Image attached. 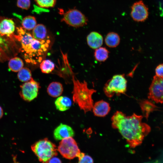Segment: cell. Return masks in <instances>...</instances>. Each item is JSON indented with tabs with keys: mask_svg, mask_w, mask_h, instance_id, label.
Listing matches in <instances>:
<instances>
[{
	"mask_svg": "<svg viewBox=\"0 0 163 163\" xmlns=\"http://www.w3.org/2000/svg\"><path fill=\"white\" fill-rule=\"evenodd\" d=\"M143 117L135 113L126 116L119 111L111 117L112 127L118 130L131 148L140 145L151 131L150 126L142 122Z\"/></svg>",
	"mask_w": 163,
	"mask_h": 163,
	"instance_id": "obj_1",
	"label": "cell"
},
{
	"mask_svg": "<svg viewBox=\"0 0 163 163\" xmlns=\"http://www.w3.org/2000/svg\"><path fill=\"white\" fill-rule=\"evenodd\" d=\"M72 79L73 84L72 92L73 101L78 105L85 113L91 111L94 105L92 95L96 92V90L89 89L85 81L81 82L73 75Z\"/></svg>",
	"mask_w": 163,
	"mask_h": 163,
	"instance_id": "obj_2",
	"label": "cell"
},
{
	"mask_svg": "<svg viewBox=\"0 0 163 163\" xmlns=\"http://www.w3.org/2000/svg\"><path fill=\"white\" fill-rule=\"evenodd\" d=\"M31 147L39 161L43 163H48L51 158L58 154L56 146L47 138L36 142Z\"/></svg>",
	"mask_w": 163,
	"mask_h": 163,
	"instance_id": "obj_3",
	"label": "cell"
},
{
	"mask_svg": "<svg viewBox=\"0 0 163 163\" xmlns=\"http://www.w3.org/2000/svg\"><path fill=\"white\" fill-rule=\"evenodd\" d=\"M127 83L124 74L115 75L105 85L104 92L109 97H112L115 94L117 95L124 94L126 91Z\"/></svg>",
	"mask_w": 163,
	"mask_h": 163,
	"instance_id": "obj_4",
	"label": "cell"
},
{
	"mask_svg": "<svg viewBox=\"0 0 163 163\" xmlns=\"http://www.w3.org/2000/svg\"><path fill=\"white\" fill-rule=\"evenodd\" d=\"M57 150L63 157L68 159L78 157L81 152L76 142L72 137L61 140Z\"/></svg>",
	"mask_w": 163,
	"mask_h": 163,
	"instance_id": "obj_5",
	"label": "cell"
},
{
	"mask_svg": "<svg viewBox=\"0 0 163 163\" xmlns=\"http://www.w3.org/2000/svg\"><path fill=\"white\" fill-rule=\"evenodd\" d=\"M61 21L74 27H79L86 25L88 20L80 11L75 9H70L64 13Z\"/></svg>",
	"mask_w": 163,
	"mask_h": 163,
	"instance_id": "obj_6",
	"label": "cell"
},
{
	"mask_svg": "<svg viewBox=\"0 0 163 163\" xmlns=\"http://www.w3.org/2000/svg\"><path fill=\"white\" fill-rule=\"evenodd\" d=\"M20 88L21 97L25 101L30 102L37 97L40 86L39 83L32 78L21 85Z\"/></svg>",
	"mask_w": 163,
	"mask_h": 163,
	"instance_id": "obj_7",
	"label": "cell"
},
{
	"mask_svg": "<svg viewBox=\"0 0 163 163\" xmlns=\"http://www.w3.org/2000/svg\"><path fill=\"white\" fill-rule=\"evenodd\" d=\"M148 97L157 103L163 104V77L154 76L149 88Z\"/></svg>",
	"mask_w": 163,
	"mask_h": 163,
	"instance_id": "obj_8",
	"label": "cell"
},
{
	"mask_svg": "<svg viewBox=\"0 0 163 163\" xmlns=\"http://www.w3.org/2000/svg\"><path fill=\"white\" fill-rule=\"evenodd\" d=\"M149 9L142 0L134 2L131 7V17L135 21L142 22L149 16Z\"/></svg>",
	"mask_w": 163,
	"mask_h": 163,
	"instance_id": "obj_9",
	"label": "cell"
},
{
	"mask_svg": "<svg viewBox=\"0 0 163 163\" xmlns=\"http://www.w3.org/2000/svg\"><path fill=\"white\" fill-rule=\"evenodd\" d=\"M74 132L72 128L67 125L62 123L56 127L53 132V136L57 140L74 136Z\"/></svg>",
	"mask_w": 163,
	"mask_h": 163,
	"instance_id": "obj_10",
	"label": "cell"
},
{
	"mask_svg": "<svg viewBox=\"0 0 163 163\" xmlns=\"http://www.w3.org/2000/svg\"><path fill=\"white\" fill-rule=\"evenodd\" d=\"M92 109L95 116L98 117H104L110 112V107L108 102L103 100H101L95 103Z\"/></svg>",
	"mask_w": 163,
	"mask_h": 163,
	"instance_id": "obj_11",
	"label": "cell"
},
{
	"mask_svg": "<svg viewBox=\"0 0 163 163\" xmlns=\"http://www.w3.org/2000/svg\"><path fill=\"white\" fill-rule=\"evenodd\" d=\"M15 29V24L12 19L5 18L0 21V35L10 36L13 34Z\"/></svg>",
	"mask_w": 163,
	"mask_h": 163,
	"instance_id": "obj_12",
	"label": "cell"
},
{
	"mask_svg": "<svg viewBox=\"0 0 163 163\" xmlns=\"http://www.w3.org/2000/svg\"><path fill=\"white\" fill-rule=\"evenodd\" d=\"M87 41L88 45L91 48L96 49L102 45L103 38L102 35L96 31L91 32L87 36Z\"/></svg>",
	"mask_w": 163,
	"mask_h": 163,
	"instance_id": "obj_13",
	"label": "cell"
},
{
	"mask_svg": "<svg viewBox=\"0 0 163 163\" xmlns=\"http://www.w3.org/2000/svg\"><path fill=\"white\" fill-rule=\"evenodd\" d=\"M139 104L143 117L147 120L150 113L154 111L158 110L159 108L152 102L147 100H141Z\"/></svg>",
	"mask_w": 163,
	"mask_h": 163,
	"instance_id": "obj_14",
	"label": "cell"
},
{
	"mask_svg": "<svg viewBox=\"0 0 163 163\" xmlns=\"http://www.w3.org/2000/svg\"><path fill=\"white\" fill-rule=\"evenodd\" d=\"M47 92L49 95L56 97L62 94L63 91L62 84L59 82H53L51 83L47 88Z\"/></svg>",
	"mask_w": 163,
	"mask_h": 163,
	"instance_id": "obj_15",
	"label": "cell"
},
{
	"mask_svg": "<svg viewBox=\"0 0 163 163\" xmlns=\"http://www.w3.org/2000/svg\"><path fill=\"white\" fill-rule=\"evenodd\" d=\"M72 101L68 97L60 96L56 100L55 104L56 109L61 111L69 109L72 105Z\"/></svg>",
	"mask_w": 163,
	"mask_h": 163,
	"instance_id": "obj_16",
	"label": "cell"
},
{
	"mask_svg": "<svg viewBox=\"0 0 163 163\" xmlns=\"http://www.w3.org/2000/svg\"><path fill=\"white\" fill-rule=\"evenodd\" d=\"M104 40L106 44L108 46L114 48L117 47L119 44L120 38L118 34L111 32L107 34Z\"/></svg>",
	"mask_w": 163,
	"mask_h": 163,
	"instance_id": "obj_17",
	"label": "cell"
},
{
	"mask_svg": "<svg viewBox=\"0 0 163 163\" xmlns=\"http://www.w3.org/2000/svg\"><path fill=\"white\" fill-rule=\"evenodd\" d=\"M47 30L46 27L41 24L37 25L33 29L32 35L35 39L42 40L46 39Z\"/></svg>",
	"mask_w": 163,
	"mask_h": 163,
	"instance_id": "obj_18",
	"label": "cell"
},
{
	"mask_svg": "<svg viewBox=\"0 0 163 163\" xmlns=\"http://www.w3.org/2000/svg\"><path fill=\"white\" fill-rule=\"evenodd\" d=\"M9 69L14 72H18L24 66L23 60L19 57H15L11 59L8 64Z\"/></svg>",
	"mask_w": 163,
	"mask_h": 163,
	"instance_id": "obj_19",
	"label": "cell"
},
{
	"mask_svg": "<svg viewBox=\"0 0 163 163\" xmlns=\"http://www.w3.org/2000/svg\"><path fill=\"white\" fill-rule=\"evenodd\" d=\"M109 53V51L106 48L100 47L95 50L94 56L97 61L104 62L108 58Z\"/></svg>",
	"mask_w": 163,
	"mask_h": 163,
	"instance_id": "obj_20",
	"label": "cell"
},
{
	"mask_svg": "<svg viewBox=\"0 0 163 163\" xmlns=\"http://www.w3.org/2000/svg\"><path fill=\"white\" fill-rule=\"evenodd\" d=\"M22 25L23 28L26 30H33L37 25L35 18L31 16L25 17L22 20Z\"/></svg>",
	"mask_w": 163,
	"mask_h": 163,
	"instance_id": "obj_21",
	"label": "cell"
},
{
	"mask_svg": "<svg viewBox=\"0 0 163 163\" xmlns=\"http://www.w3.org/2000/svg\"><path fill=\"white\" fill-rule=\"evenodd\" d=\"M40 64L41 72L44 73L48 74L51 72L54 69L55 65L50 60H42Z\"/></svg>",
	"mask_w": 163,
	"mask_h": 163,
	"instance_id": "obj_22",
	"label": "cell"
},
{
	"mask_svg": "<svg viewBox=\"0 0 163 163\" xmlns=\"http://www.w3.org/2000/svg\"><path fill=\"white\" fill-rule=\"evenodd\" d=\"M18 72V78L21 82H27L32 78L31 71L27 68L23 67Z\"/></svg>",
	"mask_w": 163,
	"mask_h": 163,
	"instance_id": "obj_23",
	"label": "cell"
},
{
	"mask_svg": "<svg viewBox=\"0 0 163 163\" xmlns=\"http://www.w3.org/2000/svg\"><path fill=\"white\" fill-rule=\"evenodd\" d=\"M37 4L41 8H49L53 7L56 0H35Z\"/></svg>",
	"mask_w": 163,
	"mask_h": 163,
	"instance_id": "obj_24",
	"label": "cell"
},
{
	"mask_svg": "<svg viewBox=\"0 0 163 163\" xmlns=\"http://www.w3.org/2000/svg\"><path fill=\"white\" fill-rule=\"evenodd\" d=\"M78 163H93V160L90 156L85 155V153L80 152L78 157Z\"/></svg>",
	"mask_w": 163,
	"mask_h": 163,
	"instance_id": "obj_25",
	"label": "cell"
},
{
	"mask_svg": "<svg viewBox=\"0 0 163 163\" xmlns=\"http://www.w3.org/2000/svg\"><path fill=\"white\" fill-rule=\"evenodd\" d=\"M30 0H17V5L21 8L27 10L30 6Z\"/></svg>",
	"mask_w": 163,
	"mask_h": 163,
	"instance_id": "obj_26",
	"label": "cell"
},
{
	"mask_svg": "<svg viewBox=\"0 0 163 163\" xmlns=\"http://www.w3.org/2000/svg\"><path fill=\"white\" fill-rule=\"evenodd\" d=\"M155 72L156 75L163 77V64L158 66L155 69Z\"/></svg>",
	"mask_w": 163,
	"mask_h": 163,
	"instance_id": "obj_27",
	"label": "cell"
},
{
	"mask_svg": "<svg viewBox=\"0 0 163 163\" xmlns=\"http://www.w3.org/2000/svg\"><path fill=\"white\" fill-rule=\"evenodd\" d=\"M48 163H61L62 161L59 158L53 157L50 159L49 160Z\"/></svg>",
	"mask_w": 163,
	"mask_h": 163,
	"instance_id": "obj_28",
	"label": "cell"
},
{
	"mask_svg": "<svg viewBox=\"0 0 163 163\" xmlns=\"http://www.w3.org/2000/svg\"><path fill=\"white\" fill-rule=\"evenodd\" d=\"M3 110L2 107L0 106V119L2 117L3 115Z\"/></svg>",
	"mask_w": 163,
	"mask_h": 163,
	"instance_id": "obj_29",
	"label": "cell"
}]
</instances>
